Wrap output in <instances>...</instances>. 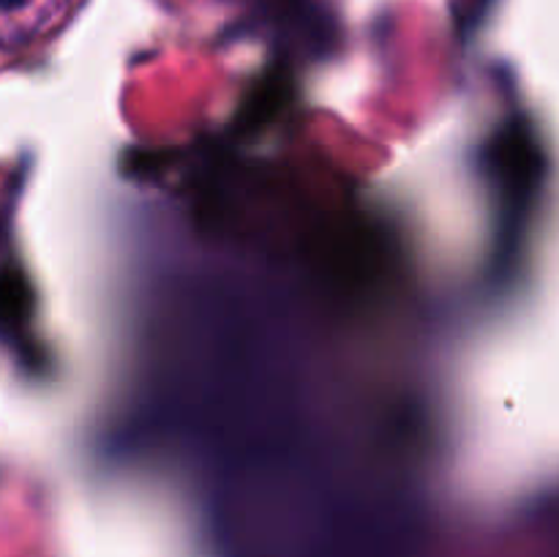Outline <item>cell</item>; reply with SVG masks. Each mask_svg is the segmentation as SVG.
Wrapping results in <instances>:
<instances>
[{
    "mask_svg": "<svg viewBox=\"0 0 559 557\" xmlns=\"http://www.w3.org/2000/svg\"><path fill=\"white\" fill-rule=\"evenodd\" d=\"M20 0H0V5H16Z\"/></svg>",
    "mask_w": 559,
    "mask_h": 557,
    "instance_id": "obj_1",
    "label": "cell"
}]
</instances>
